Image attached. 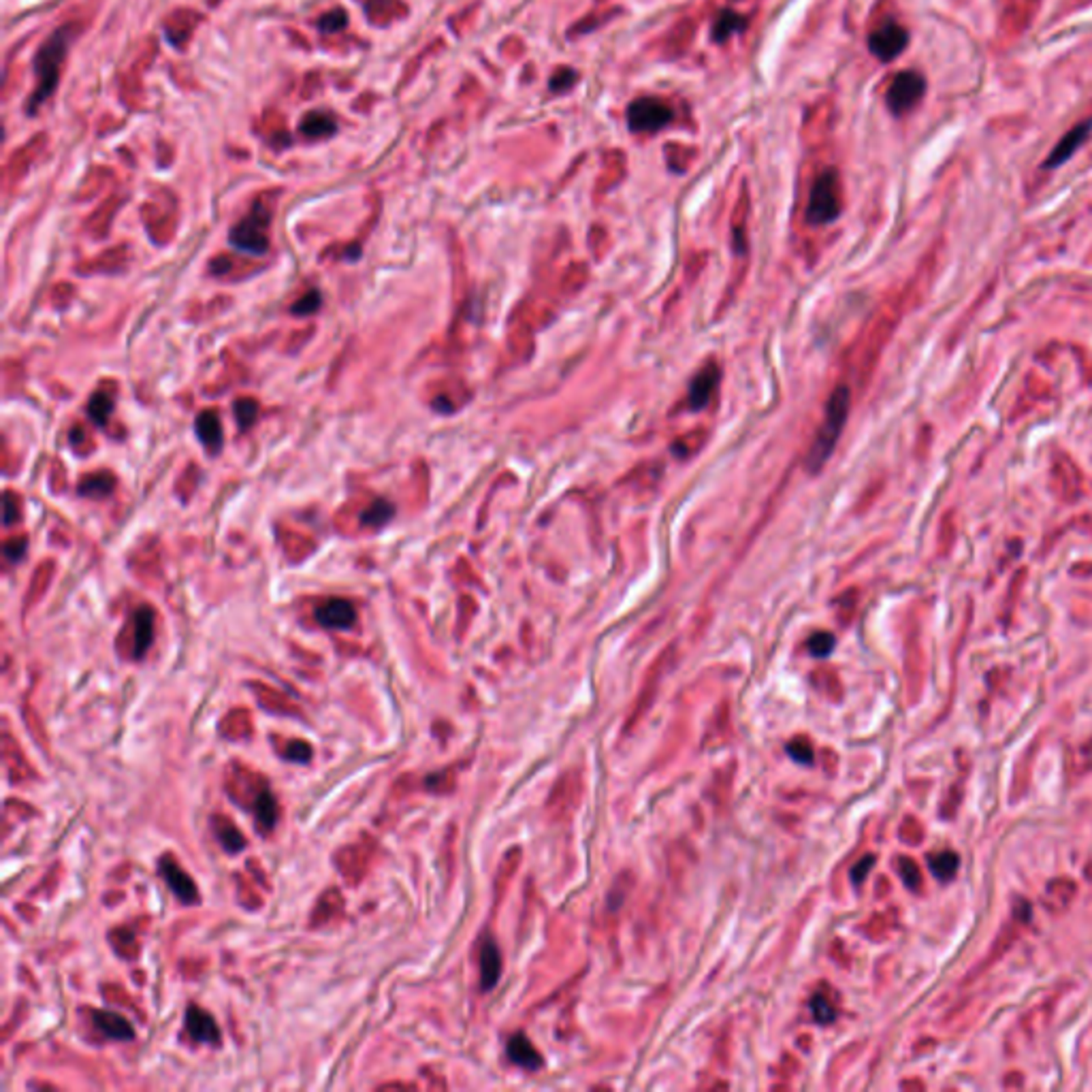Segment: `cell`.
<instances>
[{
	"mask_svg": "<svg viewBox=\"0 0 1092 1092\" xmlns=\"http://www.w3.org/2000/svg\"><path fill=\"white\" fill-rule=\"evenodd\" d=\"M70 28H60L53 32L48 41L39 48L35 56V75H36V90L32 92L28 101V114H36L39 107L48 101L58 86L60 77V66L64 62L66 49H69Z\"/></svg>",
	"mask_w": 1092,
	"mask_h": 1092,
	"instance_id": "6da1fadb",
	"label": "cell"
},
{
	"mask_svg": "<svg viewBox=\"0 0 1092 1092\" xmlns=\"http://www.w3.org/2000/svg\"><path fill=\"white\" fill-rule=\"evenodd\" d=\"M847 414H849V391H847V386H838L837 391L832 393V397H830L828 406H826L824 423L817 429V438L813 442L811 451H809V472L817 474L824 468L826 461L830 459V455H832L834 446L838 442V435H841L843 427H845Z\"/></svg>",
	"mask_w": 1092,
	"mask_h": 1092,
	"instance_id": "7a4b0ae2",
	"label": "cell"
},
{
	"mask_svg": "<svg viewBox=\"0 0 1092 1092\" xmlns=\"http://www.w3.org/2000/svg\"><path fill=\"white\" fill-rule=\"evenodd\" d=\"M841 180L834 169H826L813 184L809 194L807 220L815 227L830 224L841 216Z\"/></svg>",
	"mask_w": 1092,
	"mask_h": 1092,
	"instance_id": "3957f363",
	"label": "cell"
},
{
	"mask_svg": "<svg viewBox=\"0 0 1092 1092\" xmlns=\"http://www.w3.org/2000/svg\"><path fill=\"white\" fill-rule=\"evenodd\" d=\"M269 220H272L269 211L260 205H255L250 216H246L228 232L231 246L239 252H248V255H265L269 248Z\"/></svg>",
	"mask_w": 1092,
	"mask_h": 1092,
	"instance_id": "277c9868",
	"label": "cell"
},
{
	"mask_svg": "<svg viewBox=\"0 0 1092 1092\" xmlns=\"http://www.w3.org/2000/svg\"><path fill=\"white\" fill-rule=\"evenodd\" d=\"M926 94V80L924 75L917 70H903L892 80V86L888 88L886 103L888 109L894 115H904L911 109H916L917 103Z\"/></svg>",
	"mask_w": 1092,
	"mask_h": 1092,
	"instance_id": "5b68a950",
	"label": "cell"
},
{
	"mask_svg": "<svg viewBox=\"0 0 1092 1092\" xmlns=\"http://www.w3.org/2000/svg\"><path fill=\"white\" fill-rule=\"evenodd\" d=\"M670 107L655 97L636 98L628 107V126L632 132H658L672 122Z\"/></svg>",
	"mask_w": 1092,
	"mask_h": 1092,
	"instance_id": "8992f818",
	"label": "cell"
},
{
	"mask_svg": "<svg viewBox=\"0 0 1092 1092\" xmlns=\"http://www.w3.org/2000/svg\"><path fill=\"white\" fill-rule=\"evenodd\" d=\"M909 31L896 22H886L875 28L869 36V49L877 60L892 62L907 49Z\"/></svg>",
	"mask_w": 1092,
	"mask_h": 1092,
	"instance_id": "52a82bcc",
	"label": "cell"
},
{
	"mask_svg": "<svg viewBox=\"0 0 1092 1092\" xmlns=\"http://www.w3.org/2000/svg\"><path fill=\"white\" fill-rule=\"evenodd\" d=\"M1022 926H1027V924H1024V921H1020V920H1016V917L1011 916V920H1009L1007 924H1005L1003 928L999 930V934H996L994 944H992L990 952L986 954V958H983V960L979 962V965L975 966V969L969 971V975L965 977V983L975 982V979H977L979 975H983L988 969H990V966H994L996 962L1000 960V958L1007 956L1009 949H1011L1013 945L1018 944L1020 934H1022Z\"/></svg>",
	"mask_w": 1092,
	"mask_h": 1092,
	"instance_id": "ba28073f",
	"label": "cell"
},
{
	"mask_svg": "<svg viewBox=\"0 0 1092 1092\" xmlns=\"http://www.w3.org/2000/svg\"><path fill=\"white\" fill-rule=\"evenodd\" d=\"M159 873L160 877L165 879V883L169 886V890L176 894L177 900H182L184 904H194L199 900V890L197 883L193 882L190 875L184 873L180 865L176 862L173 855H163L159 860Z\"/></svg>",
	"mask_w": 1092,
	"mask_h": 1092,
	"instance_id": "9c48e42d",
	"label": "cell"
},
{
	"mask_svg": "<svg viewBox=\"0 0 1092 1092\" xmlns=\"http://www.w3.org/2000/svg\"><path fill=\"white\" fill-rule=\"evenodd\" d=\"M1090 132H1092V120H1086V122L1075 124V126L1071 128V131L1067 132V135L1062 137V139L1058 141L1056 145H1054V149L1050 152L1048 159H1045L1044 169H1056V167H1061V165H1065L1067 160L1073 159V154L1078 152V149L1082 148L1084 143H1086L1088 137H1090Z\"/></svg>",
	"mask_w": 1092,
	"mask_h": 1092,
	"instance_id": "30bf717a",
	"label": "cell"
},
{
	"mask_svg": "<svg viewBox=\"0 0 1092 1092\" xmlns=\"http://www.w3.org/2000/svg\"><path fill=\"white\" fill-rule=\"evenodd\" d=\"M184 1027L186 1031H188V1035L193 1037L194 1041H199V1044L220 1045V1039H222V1033H220L216 1020L211 1018V1013L203 1011V1009L197 1007V1005H190V1007L186 1009Z\"/></svg>",
	"mask_w": 1092,
	"mask_h": 1092,
	"instance_id": "8fae6325",
	"label": "cell"
},
{
	"mask_svg": "<svg viewBox=\"0 0 1092 1092\" xmlns=\"http://www.w3.org/2000/svg\"><path fill=\"white\" fill-rule=\"evenodd\" d=\"M316 621L327 630H348L355 625L356 610L355 606L342 597H331L325 604H321L314 613Z\"/></svg>",
	"mask_w": 1092,
	"mask_h": 1092,
	"instance_id": "7c38bea8",
	"label": "cell"
},
{
	"mask_svg": "<svg viewBox=\"0 0 1092 1092\" xmlns=\"http://www.w3.org/2000/svg\"><path fill=\"white\" fill-rule=\"evenodd\" d=\"M717 384H720V369H717L715 363L704 365L700 372L696 373V378L692 380V386H689V408L693 412L702 410L704 406L711 401L713 393H715Z\"/></svg>",
	"mask_w": 1092,
	"mask_h": 1092,
	"instance_id": "4fadbf2b",
	"label": "cell"
},
{
	"mask_svg": "<svg viewBox=\"0 0 1092 1092\" xmlns=\"http://www.w3.org/2000/svg\"><path fill=\"white\" fill-rule=\"evenodd\" d=\"M1075 896H1078V883H1075L1073 879L1069 877L1050 879L1048 886H1045L1044 904L1045 909H1050L1052 913H1061L1071 907Z\"/></svg>",
	"mask_w": 1092,
	"mask_h": 1092,
	"instance_id": "5bb4252c",
	"label": "cell"
},
{
	"mask_svg": "<svg viewBox=\"0 0 1092 1092\" xmlns=\"http://www.w3.org/2000/svg\"><path fill=\"white\" fill-rule=\"evenodd\" d=\"M92 1022L97 1031H101L107 1039L131 1041L135 1039V1028L128 1024L126 1018L114 1011H92Z\"/></svg>",
	"mask_w": 1092,
	"mask_h": 1092,
	"instance_id": "9a60e30c",
	"label": "cell"
},
{
	"mask_svg": "<svg viewBox=\"0 0 1092 1092\" xmlns=\"http://www.w3.org/2000/svg\"><path fill=\"white\" fill-rule=\"evenodd\" d=\"M135 638H132V658L141 659L154 641V610L149 606H141L135 613Z\"/></svg>",
	"mask_w": 1092,
	"mask_h": 1092,
	"instance_id": "2e32d148",
	"label": "cell"
},
{
	"mask_svg": "<svg viewBox=\"0 0 1092 1092\" xmlns=\"http://www.w3.org/2000/svg\"><path fill=\"white\" fill-rule=\"evenodd\" d=\"M194 429H197L201 444L211 455H216L222 448V425H220V418L214 410H205V412L199 414L197 421H194Z\"/></svg>",
	"mask_w": 1092,
	"mask_h": 1092,
	"instance_id": "e0dca14e",
	"label": "cell"
},
{
	"mask_svg": "<svg viewBox=\"0 0 1092 1092\" xmlns=\"http://www.w3.org/2000/svg\"><path fill=\"white\" fill-rule=\"evenodd\" d=\"M500 973H501L500 948H497L491 939H487L483 944V949H480V988H483V990H491V988L500 982Z\"/></svg>",
	"mask_w": 1092,
	"mask_h": 1092,
	"instance_id": "ac0fdd59",
	"label": "cell"
},
{
	"mask_svg": "<svg viewBox=\"0 0 1092 1092\" xmlns=\"http://www.w3.org/2000/svg\"><path fill=\"white\" fill-rule=\"evenodd\" d=\"M508 1058L514 1065L523 1067L527 1071H535L542 1067V1056L538 1050L531 1045V1041L525 1035H514L508 1041Z\"/></svg>",
	"mask_w": 1092,
	"mask_h": 1092,
	"instance_id": "d6986e66",
	"label": "cell"
},
{
	"mask_svg": "<svg viewBox=\"0 0 1092 1092\" xmlns=\"http://www.w3.org/2000/svg\"><path fill=\"white\" fill-rule=\"evenodd\" d=\"M299 131H301V135L307 137V139H327V137L335 135L338 124H335V120L331 118L329 114H325V111H310V114L303 115V120L299 122Z\"/></svg>",
	"mask_w": 1092,
	"mask_h": 1092,
	"instance_id": "ffe728a7",
	"label": "cell"
},
{
	"mask_svg": "<svg viewBox=\"0 0 1092 1092\" xmlns=\"http://www.w3.org/2000/svg\"><path fill=\"white\" fill-rule=\"evenodd\" d=\"M747 24H749V22H747L745 15L736 14V11H732V9L720 11V14H717V18H715V22H713V28H711L713 41H715V43H725V41H728L730 36H734L736 32L745 31Z\"/></svg>",
	"mask_w": 1092,
	"mask_h": 1092,
	"instance_id": "44dd1931",
	"label": "cell"
},
{
	"mask_svg": "<svg viewBox=\"0 0 1092 1092\" xmlns=\"http://www.w3.org/2000/svg\"><path fill=\"white\" fill-rule=\"evenodd\" d=\"M211 828H214L216 838H218L220 845L228 851V854H238L246 847V838L244 834L239 832L238 826H232L227 817H214L211 821Z\"/></svg>",
	"mask_w": 1092,
	"mask_h": 1092,
	"instance_id": "7402d4cb",
	"label": "cell"
},
{
	"mask_svg": "<svg viewBox=\"0 0 1092 1092\" xmlns=\"http://www.w3.org/2000/svg\"><path fill=\"white\" fill-rule=\"evenodd\" d=\"M928 866L939 882H952L960 866V858L956 851H932L928 854Z\"/></svg>",
	"mask_w": 1092,
	"mask_h": 1092,
	"instance_id": "603a6c76",
	"label": "cell"
},
{
	"mask_svg": "<svg viewBox=\"0 0 1092 1092\" xmlns=\"http://www.w3.org/2000/svg\"><path fill=\"white\" fill-rule=\"evenodd\" d=\"M1088 772H1092V738L1073 747L1067 755V775L1071 779H1082Z\"/></svg>",
	"mask_w": 1092,
	"mask_h": 1092,
	"instance_id": "cb8c5ba5",
	"label": "cell"
},
{
	"mask_svg": "<svg viewBox=\"0 0 1092 1092\" xmlns=\"http://www.w3.org/2000/svg\"><path fill=\"white\" fill-rule=\"evenodd\" d=\"M255 815L256 821L263 830H272L276 828L277 817H280V807H277L276 796L272 794L269 790H263L255 800Z\"/></svg>",
	"mask_w": 1092,
	"mask_h": 1092,
	"instance_id": "d4e9b609",
	"label": "cell"
},
{
	"mask_svg": "<svg viewBox=\"0 0 1092 1092\" xmlns=\"http://www.w3.org/2000/svg\"><path fill=\"white\" fill-rule=\"evenodd\" d=\"M1035 749H1037V742H1033V745L1027 749V753L1022 755V762H1020L1018 768H1016L1013 786H1011V803H1018V800L1028 792V783H1031V764L1033 759H1035Z\"/></svg>",
	"mask_w": 1092,
	"mask_h": 1092,
	"instance_id": "484cf974",
	"label": "cell"
},
{
	"mask_svg": "<svg viewBox=\"0 0 1092 1092\" xmlns=\"http://www.w3.org/2000/svg\"><path fill=\"white\" fill-rule=\"evenodd\" d=\"M115 487L114 476L107 474V472H98V474L88 476L80 483V493L86 497H92V500H101V497L111 496Z\"/></svg>",
	"mask_w": 1092,
	"mask_h": 1092,
	"instance_id": "4316f807",
	"label": "cell"
},
{
	"mask_svg": "<svg viewBox=\"0 0 1092 1092\" xmlns=\"http://www.w3.org/2000/svg\"><path fill=\"white\" fill-rule=\"evenodd\" d=\"M395 514V506L389 504L386 500H376L367 510L361 514V525L363 527H382L391 521Z\"/></svg>",
	"mask_w": 1092,
	"mask_h": 1092,
	"instance_id": "83f0119b",
	"label": "cell"
},
{
	"mask_svg": "<svg viewBox=\"0 0 1092 1092\" xmlns=\"http://www.w3.org/2000/svg\"><path fill=\"white\" fill-rule=\"evenodd\" d=\"M894 866H896V871H899V875H900V879H903V883L909 888V890L917 892L921 886H924V879H921V871H920V866H917V862L913 860V858H909V855H900L899 860L894 862Z\"/></svg>",
	"mask_w": 1092,
	"mask_h": 1092,
	"instance_id": "f1b7e54d",
	"label": "cell"
},
{
	"mask_svg": "<svg viewBox=\"0 0 1092 1092\" xmlns=\"http://www.w3.org/2000/svg\"><path fill=\"white\" fill-rule=\"evenodd\" d=\"M232 412H235V421H238L239 429L246 431L256 423V417H259V404H256L255 400H250V397H244V400L235 401Z\"/></svg>",
	"mask_w": 1092,
	"mask_h": 1092,
	"instance_id": "f546056e",
	"label": "cell"
},
{
	"mask_svg": "<svg viewBox=\"0 0 1092 1092\" xmlns=\"http://www.w3.org/2000/svg\"><path fill=\"white\" fill-rule=\"evenodd\" d=\"M111 412H114V401H111V397L107 395V393L98 391L90 397L88 414L97 425H105Z\"/></svg>",
	"mask_w": 1092,
	"mask_h": 1092,
	"instance_id": "4dcf8cb0",
	"label": "cell"
},
{
	"mask_svg": "<svg viewBox=\"0 0 1092 1092\" xmlns=\"http://www.w3.org/2000/svg\"><path fill=\"white\" fill-rule=\"evenodd\" d=\"M346 26H348V14L344 9H331L329 14H325L321 20H318V31L325 32V35H333V32H339Z\"/></svg>",
	"mask_w": 1092,
	"mask_h": 1092,
	"instance_id": "1f68e13d",
	"label": "cell"
},
{
	"mask_svg": "<svg viewBox=\"0 0 1092 1092\" xmlns=\"http://www.w3.org/2000/svg\"><path fill=\"white\" fill-rule=\"evenodd\" d=\"M834 645H837V641L828 632H817L809 638V651H811L813 658H828L832 653Z\"/></svg>",
	"mask_w": 1092,
	"mask_h": 1092,
	"instance_id": "d6a6232c",
	"label": "cell"
},
{
	"mask_svg": "<svg viewBox=\"0 0 1092 1092\" xmlns=\"http://www.w3.org/2000/svg\"><path fill=\"white\" fill-rule=\"evenodd\" d=\"M811 1011H813V1018H815L820 1024H830L834 1022V1018H837V1011H834L832 1003H830L824 994L813 996Z\"/></svg>",
	"mask_w": 1092,
	"mask_h": 1092,
	"instance_id": "836d02e7",
	"label": "cell"
},
{
	"mask_svg": "<svg viewBox=\"0 0 1092 1092\" xmlns=\"http://www.w3.org/2000/svg\"><path fill=\"white\" fill-rule=\"evenodd\" d=\"M576 80H579V73H576V70H572V69H559L557 73H555L553 77H551V80H549V88L553 90L555 94L568 92V90H570V88H574Z\"/></svg>",
	"mask_w": 1092,
	"mask_h": 1092,
	"instance_id": "e575fe53",
	"label": "cell"
},
{
	"mask_svg": "<svg viewBox=\"0 0 1092 1092\" xmlns=\"http://www.w3.org/2000/svg\"><path fill=\"white\" fill-rule=\"evenodd\" d=\"M962 794H965V787H962L960 781L954 783V786L949 787L948 796H945L944 807H941V815H944L945 820H952V817L956 815L958 809H960V803H962Z\"/></svg>",
	"mask_w": 1092,
	"mask_h": 1092,
	"instance_id": "d590c367",
	"label": "cell"
},
{
	"mask_svg": "<svg viewBox=\"0 0 1092 1092\" xmlns=\"http://www.w3.org/2000/svg\"><path fill=\"white\" fill-rule=\"evenodd\" d=\"M321 303H322L321 293H318V290H310V293H305L297 303H294L293 314H297V316H310V314H314V311L321 307Z\"/></svg>",
	"mask_w": 1092,
	"mask_h": 1092,
	"instance_id": "8d00e7d4",
	"label": "cell"
},
{
	"mask_svg": "<svg viewBox=\"0 0 1092 1092\" xmlns=\"http://www.w3.org/2000/svg\"><path fill=\"white\" fill-rule=\"evenodd\" d=\"M900 838L909 845H920L924 841V828H921L920 821L916 817H904L903 826H900Z\"/></svg>",
	"mask_w": 1092,
	"mask_h": 1092,
	"instance_id": "74e56055",
	"label": "cell"
},
{
	"mask_svg": "<svg viewBox=\"0 0 1092 1092\" xmlns=\"http://www.w3.org/2000/svg\"><path fill=\"white\" fill-rule=\"evenodd\" d=\"M787 753L800 764H811L813 762V747L807 738H794V741L787 745Z\"/></svg>",
	"mask_w": 1092,
	"mask_h": 1092,
	"instance_id": "f35d334b",
	"label": "cell"
},
{
	"mask_svg": "<svg viewBox=\"0 0 1092 1092\" xmlns=\"http://www.w3.org/2000/svg\"><path fill=\"white\" fill-rule=\"evenodd\" d=\"M875 860H877L875 855H865V858H862V860L851 869V882L854 883L865 882L866 875H869V869L875 865Z\"/></svg>",
	"mask_w": 1092,
	"mask_h": 1092,
	"instance_id": "ab89813d",
	"label": "cell"
},
{
	"mask_svg": "<svg viewBox=\"0 0 1092 1092\" xmlns=\"http://www.w3.org/2000/svg\"><path fill=\"white\" fill-rule=\"evenodd\" d=\"M24 551H26V540H22V538H20V540L15 538L14 542H9L5 546V555H7V559H11V562H18V559L24 555Z\"/></svg>",
	"mask_w": 1092,
	"mask_h": 1092,
	"instance_id": "60d3db41",
	"label": "cell"
},
{
	"mask_svg": "<svg viewBox=\"0 0 1092 1092\" xmlns=\"http://www.w3.org/2000/svg\"><path fill=\"white\" fill-rule=\"evenodd\" d=\"M1084 873H1086L1088 882H1092V862H1090V865H1086V871H1084Z\"/></svg>",
	"mask_w": 1092,
	"mask_h": 1092,
	"instance_id": "b9f144b4",
	"label": "cell"
}]
</instances>
